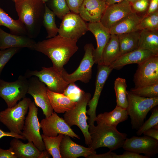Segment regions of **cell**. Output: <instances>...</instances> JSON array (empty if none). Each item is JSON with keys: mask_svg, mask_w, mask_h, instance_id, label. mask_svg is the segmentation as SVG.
I'll use <instances>...</instances> for the list:
<instances>
[{"mask_svg": "<svg viewBox=\"0 0 158 158\" xmlns=\"http://www.w3.org/2000/svg\"><path fill=\"white\" fill-rule=\"evenodd\" d=\"M77 41L58 35L37 42L34 50L48 56L52 62V67L61 73L64 66L78 49Z\"/></svg>", "mask_w": 158, "mask_h": 158, "instance_id": "obj_1", "label": "cell"}, {"mask_svg": "<svg viewBox=\"0 0 158 158\" xmlns=\"http://www.w3.org/2000/svg\"><path fill=\"white\" fill-rule=\"evenodd\" d=\"M19 18L25 25L28 36L32 39L39 35L45 11V4L41 0H15Z\"/></svg>", "mask_w": 158, "mask_h": 158, "instance_id": "obj_2", "label": "cell"}, {"mask_svg": "<svg viewBox=\"0 0 158 158\" xmlns=\"http://www.w3.org/2000/svg\"><path fill=\"white\" fill-rule=\"evenodd\" d=\"M92 143L90 147L94 150L101 147L108 148L113 151L122 147L127 134L119 132L116 128L102 123L96 126L89 125Z\"/></svg>", "mask_w": 158, "mask_h": 158, "instance_id": "obj_3", "label": "cell"}, {"mask_svg": "<svg viewBox=\"0 0 158 158\" xmlns=\"http://www.w3.org/2000/svg\"><path fill=\"white\" fill-rule=\"evenodd\" d=\"M128 106L126 109L133 129L138 130L144 122L148 112L158 104V97L148 98L127 91Z\"/></svg>", "mask_w": 158, "mask_h": 158, "instance_id": "obj_4", "label": "cell"}, {"mask_svg": "<svg viewBox=\"0 0 158 158\" xmlns=\"http://www.w3.org/2000/svg\"><path fill=\"white\" fill-rule=\"evenodd\" d=\"M91 96L90 93L84 92L77 102L75 107L65 112L63 115L64 119L70 127L76 125L80 129L84 136L85 143L89 147L91 144L92 140L87 121L88 117L86 116V107Z\"/></svg>", "mask_w": 158, "mask_h": 158, "instance_id": "obj_5", "label": "cell"}, {"mask_svg": "<svg viewBox=\"0 0 158 158\" xmlns=\"http://www.w3.org/2000/svg\"><path fill=\"white\" fill-rule=\"evenodd\" d=\"M31 102L30 98L25 97L14 106L0 111V122L10 132L22 135L25 116Z\"/></svg>", "mask_w": 158, "mask_h": 158, "instance_id": "obj_6", "label": "cell"}, {"mask_svg": "<svg viewBox=\"0 0 158 158\" xmlns=\"http://www.w3.org/2000/svg\"><path fill=\"white\" fill-rule=\"evenodd\" d=\"M28 87V81L24 75H20L15 81L12 82L0 79V97L8 108L12 107L18 101L25 97Z\"/></svg>", "mask_w": 158, "mask_h": 158, "instance_id": "obj_7", "label": "cell"}, {"mask_svg": "<svg viewBox=\"0 0 158 158\" xmlns=\"http://www.w3.org/2000/svg\"><path fill=\"white\" fill-rule=\"evenodd\" d=\"M84 49L85 53L78 68L71 74L68 73L64 68L61 72L64 79L69 83L78 80L87 83L91 78L92 68L95 63L93 55L94 47L91 43H88L84 46Z\"/></svg>", "mask_w": 158, "mask_h": 158, "instance_id": "obj_8", "label": "cell"}, {"mask_svg": "<svg viewBox=\"0 0 158 158\" xmlns=\"http://www.w3.org/2000/svg\"><path fill=\"white\" fill-rule=\"evenodd\" d=\"M29 109L23 128L22 135L28 142H32L41 152L45 149V147L40 133L41 128L37 116L38 108L35 102H31Z\"/></svg>", "mask_w": 158, "mask_h": 158, "instance_id": "obj_9", "label": "cell"}, {"mask_svg": "<svg viewBox=\"0 0 158 158\" xmlns=\"http://www.w3.org/2000/svg\"><path fill=\"white\" fill-rule=\"evenodd\" d=\"M24 75L27 78L37 77L46 85L48 90L58 93H63L69 84L64 79L61 73L53 67H43L40 71L27 70Z\"/></svg>", "mask_w": 158, "mask_h": 158, "instance_id": "obj_10", "label": "cell"}, {"mask_svg": "<svg viewBox=\"0 0 158 158\" xmlns=\"http://www.w3.org/2000/svg\"><path fill=\"white\" fill-rule=\"evenodd\" d=\"M133 81L134 88L158 83V55L153 56L138 64Z\"/></svg>", "mask_w": 158, "mask_h": 158, "instance_id": "obj_11", "label": "cell"}, {"mask_svg": "<svg viewBox=\"0 0 158 158\" xmlns=\"http://www.w3.org/2000/svg\"><path fill=\"white\" fill-rule=\"evenodd\" d=\"M59 28V35L78 40L88 31L87 23L78 14L71 12L62 18Z\"/></svg>", "mask_w": 158, "mask_h": 158, "instance_id": "obj_12", "label": "cell"}, {"mask_svg": "<svg viewBox=\"0 0 158 158\" xmlns=\"http://www.w3.org/2000/svg\"><path fill=\"white\" fill-rule=\"evenodd\" d=\"M29 78L27 94L32 97L36 105L42 109L45 118H47L54 110L47 95L48 89L37 77L33 76Z\"/></svg>", "mask_w": 158, "mask_h": 158, "instance_id": "obj_13", "label": "cell"}, {"mask_svg": "<svg viewBox=\"0 0 158 158\" xmlns=\"http://www.w3.org/2000/svg\"><path fill=\"white\" fill-rule=\"evenodd\" d=\"M122 147L125 150L143 153L150 158L158 153V140L145 135L133 136L126 138Z\"/></svg>", "mask_w": 158, "mask_h": 158, "instance_id": "obj_14", "label": "cell"}, {"mask_svg": "<svg viewBox=\"0 0 158 158\" xmlns=\"http://www.w3.org/2000/svg\"><path fill=\"white\" fill-rule=\"evenodd\" d=\"M43 134L49 137L56 136L59 134L68 135L73 138L80 139L64 120L53 112L49 117L42 119L40 123Z\"/></svg>", "mask_w": 158, "mask_h": 158, "instance_id": "obj_15", "label": "cell"}, {"mask_svg": "<svg viewBox=\"0 0 158 158\" xmlns=\"http://www.w3.org/2000/svg\"><path fill=\"white\" fill-rule=\"evenodd\" d=\"M113 69L110 65L98 64L94 93L88 103L89 109L86 112V114L89 116V126L94 125L96 117V108L101 92L106 81Z\"/></svg>", "mask_w": 158, "mask_h": 158, "instance_id": "obj_16", "label": "cell"}, {"mask_svg": "<svg viewBox=\"0 0 158 158\" xmlns=\"http://www.w3.org/2000/svg\"><path fill=\"white\" fill-rule=\"evenodd\" d=\"M133 11L131 4L123 0L107 7L100 22L109 29Z\"/></svg>", "mask_w": 158, "mask_h": 158, "instance_id": "obj_17", "label": "cell"}, {"mask_svg": "<svg viewBox=\"0 0 158 158\" xmlns=\"http://www.w3.org/2000/svg\"><path fill=\"white\" fill-rule=\"evenodd\" d=\"M88 31L94 36L97 42V47L93 51L95 63L98 64L101 59L102 53L111 36L109 29L104 26L100 22L87 23Z\"/></svg>", "mask_w": 158, "mask_h": 158, "instance_id": "obj_18", "label": "cell"}, {"mask_svg": "<svg viewBox=\"0 0 158 158\" xmlns=\"http://www.w3.org/2000/svg\"><path fill=\"white\" fill-rule=\"evenodd\" d=\"M107 6L105 0H83L78 14L85 21L99 22Z\"/></svg>", "mask_w": 158, "mask_h": 158, "instance_id": "obj_19", "label": "cell"}, {"mask_svg": "<svg viewBox=\"0 0 158 158\" xmlns=\"http://www.w3.org/2000/svg\"><path fill=\"white\" fill-rule=\"evenodd\" d=\"M37 42L28 36L8 33L0 28V50L12 48H27L34 50Z\"/></svg>", "mask_w": 158, "mask_h": 158, "instance_id": "obj_20", "label": "cell"}, {"mask_svg": "<svg viewBox=\"0 0 158 158\" xmlns=\"http://www.w3.org/2000/svg\"><path fill=\"white\" fill-rule=\"evenodd\" d=\"M62 158H76L80 157L87 158L96 153L95 150L91 147H86L72 141L70 137L64 135L60 146Z\"/></svg>", "mask_w": 158, "mask_h": 158, "instance_id": "obj_21", "label": "cell"}, {"mask_svg": "<svg viewBox=\"0 0 158 158\" xmlns=\"http://www.w3.org/2000/svg\"><path fill=\"white\" fill-rule=\"evenodd\" d=\"M155 55H158L147 50L138 48L120 56L110 65L113 69H119L128 64H140Z\"/></svg>", "mask_w": 158, "mask_h": 158, "instance_id": "obj_22", "label": "cell"}, {"mask_svg": "<svg viewBox=\"0 0 158 158\" xmlns=\"http://www.w3.org/2000/svg\"><path fill=\"white\" fill-rule=\"evenodd\" d=\"M128 116L126 109L116 106L111 111L99 114L95 121L97 124H104L116 128L119 123L127 119Z\"/></svg>", "mask_w": 158, "mask_h": 158, "instance_id": "obj_23", "label": "cell"}, {"mask_svg": "<svg viewBox=\"0 0 158 158\" xmlns=\"http://www.w3.org/2000/svg\"><path fill=\"white\" fill-rule=\"evenodd\" d=\"M143 17L133 11L109 29L111 34L119 35L137 31V27Z\"/></svg>", "mask_w": 158, "mask_h": 158, "instance_id": "obj_24", "label": "cell"}, {"mask_svg": "<svg viewBox=\"0 0 158 158\" xmlns=\"http://www.w3.org/2000/svg\"><path fill=\"white\" fill-rule=\"evenodd\" d=\"M10 144L17 158H38L41 153L32 142L24 143L14 138Z\"/></svg>", "mask_w": 158, "mask_h": 158, "instance_id": "obj_25", "label": "cell"}, {"mask_svg": "<svg viewBox=\"0 0 158 158\" xmlns=\"http://www.w3.org/2000/svg\"><path fill=\"white\" fill-rule=\"evenodd\" d=\"M120 56V47L117 35L111 34L109 41L104 49L101 59L97 64L110 65Z\"/></svg>", "mask_w": 158, "mask_h": 158, "instance_id": "obj_26", "label": "cell"}, {"mask_svg": "<svg viewBox=\"0 0 158 158\" xmlns=\"http://www.w3.org/2000/svg\"><path fill=\"white\" fill-rule=\"evenodd\" d=\"M47 93L53 110L56 113H62L73 109L77 102H74L63 93L53 92L47 89Z\"/></svg>", "mask_w": 158, "mask_h": 158, "instance_id": "obj_27", "label": "cell"}, {"mask_svg": "<svg viewBox=\"0 0 158 158\" xmlns=\"http://www.w3.org/2000/svg\"><path fill=\"white\" fill-rule=\"evenodd\" d=\"M138 48L147 50L158 55V30H141L140 32Z\"/></svg>", "mask_w": 158, "mask_h": 158, "instance_id": "obj_28", "label": "cell"}, {"mask_svg": "<svg viewBox=\"0 0 158 158\" xmlns=\"http://www.w3.org/2000/svg\"><path fill=\"white\" fill-rule=\"evenodd\" d=\"M139 35L138 31L117 35L120 56L138 49Z\"/></svg>", "mask_w": 158, "mask_h": 158, "instance_id": "obj_29", "label": "cell"}, {"mask_svg": "<svg viewBox=\"0 0 158 158\" xmlns=\"http://www.w3.org/2000/svg\"><path fill=\"white\" fill-rule=\"evenodd\" d=\"M1 26L8 28L12 34L28 36L26 28L21 21L19 19H13L0 7V26Z\"/></svg>", "mask_w": 158, "mask_h": 158, "instance_id": "obj_30", "label": "cell"}, {"mask_svg": "<svg viewBox=\"0 0 158 158\" xmlns=\"http://www.w3.org/2000/svg\"><path fill=\"white\" fill-rule=\"evenodd\" d=\"M127 87L125 79L119 77L116 79L114 89L116 97V106L126 109L128 106Z\"/></svg>", "mask_w": 158, "mask_h": 158, "instance_id": "obj_31", "label": "cell"}, {"mask_svg": "<svg viewBox=\"0 0 158 158\" xmlns=\"http://www.w3.org/2000/svg\"><path fill=\"white\" fill-rule=\"evenodd\" d=\"M45 149L53 158H62L60 152V146L64 135L59 134L56 137H49L41 135Z\"/></svg>", "mask_w": 158, "mask_h": 158, "instance_id": "obj_32", "label": "cell"}, {"mask_svg": "<svg viewBox=\"0 0 158 158\" xmlns=\"http://www.w3.org/2000/svg\"><path fill=\"white\" fill-rule=\"evenodd\" d=\"M55 16V14L45 3L42 25L45 28L47 33V39L54 37L58 33L59 28L56 24Z\"/></svg>", "mask_w": 158, "mask_h": 158, "instance_id": "obj_33", "label": "cell"}, {"mask_svg": "<svg viewBox=\"0 0 158 158\" xmlns=\"http://www.w3.org/2000/svg\"><path fill=\"white\" fill-rule=\"evenodd\" d=\"M158 30V11L143 17L137 27L138 31L142 30Z\"/></svg>", "mask_w": 158, "mask_h": 158, "instance_id": "obj_34", "label": "cell"}, {"mask_svg": "<svg viewBox=\"0 0 158 158\" xmlns=\"http://www.w3.org/2000/svg\"><path fill=\"white\" fill-rule=\"evenodd\" d=\"M49 8L61 19L71 12L65 0H50Z\"/></svg>", "mask_w": 158, "mask_h": 158, "instance_id": "obj_35", "label": "cell"}, {"mask_svg": "<svg viewBox=\"0 0 158 158\" xmlns=\"http://www.w3.org/2000/svg\"><path fill=\"white\" fill-rule=\"evenodd\" d=\"M130 91L136 95L143 97H158V83L140 87L132 88Z\"/></svg>", "mask_w": 158, "mask_h": 158, "instance_id": "obj_36", "label": "cell"}, {"mask_svg": "<svg viewBox=\"0 0 158 158\" xmlns=\"http://www.w3.org/2000/svg\"><path fill=\"white\" fill-rule=\"evenodd\" d=\"M154 107L149 118L137 130L136 134L138 135H141L144 131L158 124V108Z\"/></svg>", "mask_w": 158, "mask_h": 158, "instance_id": "obj_37", "label": "cell"}, {"mask_svg": "<svg viewBox=\"0 0 158 158\" xmlns=\"http://www.w3.org/2000/svg\"><path fill=\"white\" fill-rule=\"evenodd\" d=\"M21 49L12 48L0 50V77L2 71L6 64Z\"/></svg>", "mask_w": 158, "mask_h": 158, "instance_id": "obj_38", "label": "cell"}, {"mask_svg": "<svg viewBox=\"0 0 158 158\" xmlns=\"http://www.w3.org/2000/svg\"><path fill=\"white\" fill-rule=\"evenodd\" d=\"M84 92L74 83H71L69 84L63 94L72 101L76 102L79 100Z\"/></svg>", "mask_w": 158, "mask_h": 158, "instance_id": "obj_39", "label": "cell"}, {"mask_svg": "<svg viewBox=\"0 0 158 158\" xmlns=\"http://www.w3.org/2000/svg\"><path fill=\"white\" fill-rule=\"evenodd\" d=\"M132 7L136 11L143 12L149 6V0H138L131 4Z\"/></svg>", "mask_w": 158, "mask_h": 158, "instance_id": "obj_40", "label": "cell"}, {"mask_svg": "<svg viewBox=\"0 0 158 158\" xmlns=\"http://www.w3.org/2000/svg\"><path fill=\"white\" fill-rule=\"evenodd\" d=\"M122 154H117L114 153L113 158H149L146 156L140 154L132 151L126 150Z\"/></svg>", "mask_w": 158, "mask_h": 158, "instance_id": "obj_41", "label": "cell"}, {"mask_svg": "<svg viewBox=\"0 0 158 158\" xmlns=\"http://www.w3.org/2000/svg\"><path fill=\"white\" fill-rule=\"evenodd\" d=\"M67 5L72 13L78 14L79 8L83 0H65Z\"/></svg>", "mask_w": 158, "mask_h": 158, "instance_id": "obj_42", "label": "cell"}, {"mask_svg": "<svg viewBox=\"0 0 158 158\" xmlns=\"http://www.w3.org/2000/svg\"><path fill=\"white\" fill-rule=\"evenodd\" d=\"M0 158H17L12 148L4 150L0 148Z\"/></svg>", "mask_w": 158, "mask_h": 158, "instance_id": "obj_43", "label": "cell"}, {"mask_svg": "<svg viewBox=\"0 0 158 158\" xmlns=\"http://www.w3.org/2000/svg\"><path fill=\"white\" fill-rule=\"evenodd\" d=\"M4 136H9L19 139L26 140L24 137L22 135L11 132H5L0 128V139Z\"/></svg>", "mask_w": 158, "mask_h": 158, "instance_id": "obj_44", "label": "cell"}, {"mask_svg": "<svg viewBox=\"0 0 158 158\" xmlns=\"http://www.w3.org/2000/svg\"><path fill=\"white\" fill-rule=\"evenodd\" d=\"M148 7L147 15L151 14L158 10V0H151Z\"/></svg>", "mask_w": 158, "mask_h": 158, "instance_id": "obj_45", "label": "cell"}, {"mask_svg": "<svg viewBox=\"0 0 158 158\" xmlns=\"http://www.w3.org/2000/svg\"><path fill=\"white\" fill-rule=\"evenodd\" d=\"M114 153L109 150L108 152L102 154H93L89 155L86 158H113Z\"/></svg>", "mask_w": 158, "mask_h": 158, "instance_id": "obj_46", "label": "cell"}, {"mask_svg": "<svg viewBox=\"0 0 158 158\" xmlns=\"http://www.w3.org/2000/svg\"><path fill=\"white\" fill-rule=\"evenodd\" d=\"M143 134L158 140V129L152 128L144 131Z\"/></svg>", "mask_w": 158, "mask_h": 158, "instance_id": "obj_47", "label": "cell"}, {"mask_svg": "<svg viewBox=\"0 0 158 158\" xmlns=\"http://www.w3.org/2000/svg\"><path fill=\"white\" fill-rule=\"evenodd\" d=\"M50 156L48 152L45 149L41 152L38 158H48L50 157Z\"/></svg>", "mask_w": 158, "mask_h": 158, "instance_id": "obj_48", "label": "cell"}, {"mask_svg": "<svg viewBox=\"0 0 158 158\" xmlns=\"http://www.w3.org/2000/svg\"><path fill=\"white\" fill-rule=\"evenodd\" d=\"M123 0H105L106 4L107 6L118 3Z\"/></svg>", "mask_w": 158, "mask_h": 158, "instance_id": "obj_49", "label": "cell"}, {"mask_svg": "<svg viewBox=\"0 0 158 158\" xmlns=\"http://www.w3.org/2000/svg\"><path fill=\"white\" fill-rule=\"evenodd\" d=\"M129 2L131 4L138 0H125Z\"/></svg>", "mask_w": 158, "mask_h": 158, "instance_id": "obj_50", "label": "cell"}, {"mask_svg": "<svg viewBox=\"0 0 158 158\" xmlns=\"http://www.w3.org/2000/svg\"><path fill=\"white\" fill-rule=\"evenodd\" d=\"M44 3H46L49 0H41Z\"/></svg>", "mask_w": 158, "mask_h": 158, "instance_id": "obj_51", "label": "cell"}, {"mask_svg": "<svg viewBox=\"0 0 158 158\" xmlns=\"http://www.w3.org/2000/svg\"><path fill=\"white\" fill-rule=\"evenodd\" d=\"M10 0L11 1H13V2H14V1L15 0Z\"/></svg>", "mask_w": 158, "mask_h": 158, "instance_id": "obj_52", "label": "cell"}, {"mask_svg": "<svg viewBox=\"0 0 158 158\" xmlns=\"http://www.w3.org/2000/svg\"></svg>", "mask_w": 158, "mask_h": 158, "instance_id": "obj_53", "label": "cell"}]
</instances>
